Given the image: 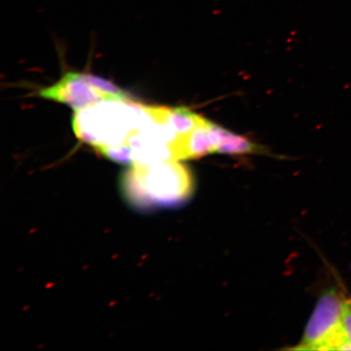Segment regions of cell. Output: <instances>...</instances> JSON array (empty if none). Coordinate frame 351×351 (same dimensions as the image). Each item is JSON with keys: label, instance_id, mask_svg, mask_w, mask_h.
<instances>
[{"label": "cell", "instance_id": "6da1fadb", "mask_svg": "<svg viewBox=\"0 0 351 351\" xmlns=\"http://www.w3.org/2000/svg\"><path fill=\"white\" fill-rule=\"evenodd\" d=\"M179 160L132 165L122 178V190L138 208L171 207L182 203L194 189L191 171Z\"/></svg>", "mask_w": 351, "mask_h": 351}, {"label": "cell", "instance_id": "7a4b0ae2", "mask_svg": "<svg viewBox=\"0 0 351 351\" xmlns=\"http://www.w3.org/2000/svg\"><path fill=\"white\" fill-rule=\"evenodd\" d=\"M145 112L146 105L130 99L105 100L76 112L73 129L77 138L100 152L124 143Z\"/></svg>", "mask_w": 351, "mask_h": 351}, {"label": "cell", "instance_id": "3957f363", "mask_svg": "<svg viewBox=\"0 0 351 351\" xmlns=\"http://www.w3.org/2000/svg\"><path fill=\"white\" fill-rule=\"evenodd\" d=\"M346 298L336 289L319 298L295 350H351L343 328Z\"/></svg>", "mask_w": 351, "mask_h": 351}, {"label": "cell", "instance_id": "277c9868", "mask_svg": "<svg viewBox=\"0 0 351 351\" xmlns=\"http://www.w3.org/2000/svg\"><path fill=\"white\" fill-rule=\"evenodd\" d=\"M40 97L68 105L80 112L105 100L118 99L92 84L86 73L69 72L51 86L39 91Z\"/></svg>", "mask_w": 351, "mask_h": 351}, {"label": "cell", "instance_id": "5b68a950", "mask_svg": "<svg viewBox=\"0 0 351 351\" xmlns=\"http://www.w3.org/2000/svg\"><path fill=\"white\" fill-rule=\"evenodd\" d=\"M210 131L216 145V153L229 155H244V154H267L266 148L249 139L232 133L214 123L210 122Z\"/></svg>", "mask_w": 351, "mask_h": 351}, {"label": "cell", "instance_id": "8992f818", "mask_svg": "<svg viewBox=\"0 0 351 351\" xmlns=\"http://www.w3.org/2000/svg\"><path fill=\"white\" fill-rule=\"evenodd\" d=\"M210 121L206 120L189 135L186 144V160L197 159L216 153V146L210 128Z\"/></svg>", "mask_w": 351, "mask_h": 351}, {"label": "cell", "instance_id": "52a82bcc", "mask_svg": "<svg viewBox=\"0 0 351 351\" xmlns=\"http://www.w3.org/2000/svg\"><path fill=\"white\" fill-rule=\"evenodd\" d=\"M343 328L345 335L351 343V300H346L345 301Z\"/></svg>", "mask_w": 351, "mask_h": 351}]
</instances>
